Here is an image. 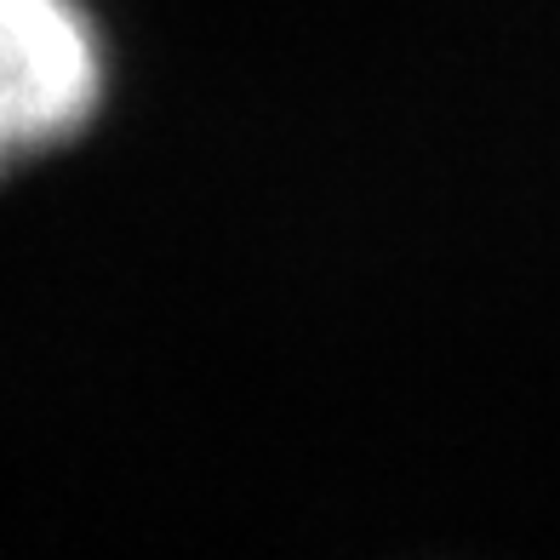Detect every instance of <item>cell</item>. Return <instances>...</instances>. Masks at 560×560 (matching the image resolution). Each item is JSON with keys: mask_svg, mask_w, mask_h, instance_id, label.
I'll return each mask as SVG.
<instances>
[{"mask_svg": "<svg viewBox=\"0 0 560 560\" xmlns=\"http://www.w3.org/2000/svg\"><path fill=\"white\" fill-rule=\"evenodd\" d=\"M104 97V46L81 0H0V172L74 138Z\"/></svg>", "mask_w": 560, "mask_h": 560, "instance_id": "1", "label": "cell"}]
</instances>
